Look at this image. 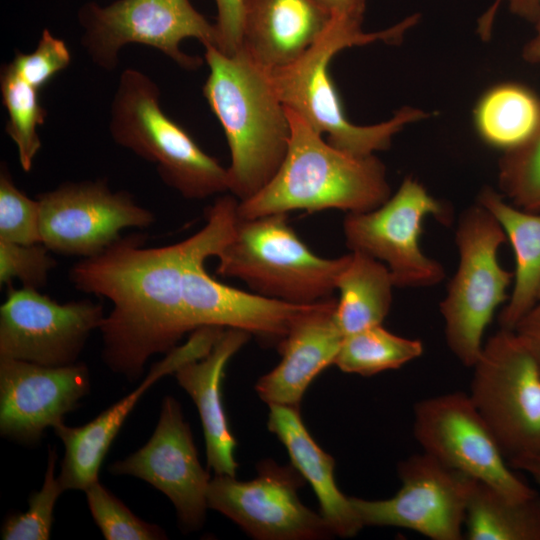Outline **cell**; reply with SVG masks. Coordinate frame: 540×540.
Listing matches in <instances>:
<instances>
[{"label": "cell", "mask_w": 540, "mask_h": 540, "mask_svg": "<svg viewBox=\"0 0 540 540\" xmlns=\"http://www.w3.org/2000/svg\"><path fill=\"white\" fill-rule=\"evenodd\" d=\"M238 202L233 195L219 197L204 227L178 243L147 248L145 236L132 234L70 269L76 289L112 302L100 331L102 358L113 372L138 380L151 356L168 353L189 332L182 301L185 272L217 257L231 240Z\"/></svg>", "instance_id": "1"}, {"label": "cell", "mask_w": 540, "mask_h": 540, "mask_svg": "<svg viewBox=\"0 0 540 540\" xmlns=\"http://www.w3.org/2000/svg\"><path fill=\"white\" fill-rule=\"evenodd\" d=\"M205 47L209 75L203 94L224 130L231 155L229 192L244 201L259 192L280 168L291 128L267 70L242 50L227 55Z\"/></svg>", "instance_id": "2"}, {"label": "cell", "mask_w": 540, "mask_h": 540, "mask_svg": "<svg viewBox=\"0 0 540 540\" xmlns=\"http://www.w3.org/2000/svg\"><path fill=\"white\" fill-rule=\"evenodd\" d=\"M286 111L291 128L286 156L259 192L238 202L239 218L296 210L361 213L391 196L385 166L375 155L361 157L338 149L299 115Z\"/></svg>", "instance_id": "3"}, {"label": "cell", "mask_w": 540, "mask_h": 540, "mask_svg": "<svg viewBox=\"0 0 540 540\" xmlns=\"http://www.w3.org/2000/svg\"><path fill=\"white\" fill-rule=\"evenodd\" d=\"M419 20L413 14L388 29L366 33L361 24L331 19L323 35L297 60L268 72L283 105L303 118L338 149L356 156L375 155L390 147L393 137L407 124L426 117L413 107H403L379 124L361 126L350 122L329 73L332 58L341 50L376 41L397 42Z\"/></svg>", "instance_id": "4"}, {"label": "cell", "mask_w": 540, "mask_h": 540, "mask_svg": "<svg viewBox=\"0 0 540 540\" xmlns=\"http://www.w3.org/2000/svg\"><path fill=\"white\" fill-rule=\"evenodd\" d=\"M216 273L246 283L256 293L293 304L333 298L349 254L323 258L289 225L286 213L237 218L231 240L218 254Z\"/></svg>", "instance_id": "5"}, {"label": "cell", "mask_w": 540, "mask_h": 540, "mask_svg": "<svg viewBox=\"0 0 540 540\" xmlns=\"http://www.w3.org/2000/svg\"><path fill=\"white\" fill-rule=\"evenodd\" d=\"M109 129L117 144L154 163L183 197L200 200L229 191L227 168L162 111L157 85L136 69L120 76Z\"/></svg>", "instance_id": "6"}, {"label": "cell", "mask_w": 540, "mask_h": 540, "mask_svg": "<svg viewBox=\"0 0 540 540\" xmlns=\"http://www.w3.org/2000/svg\"><path fill=\"white\" fill-rule=\"evenodd\" d=\"M507 240L496 218L478 202L460 215L455 231L459 264L439 308L447 346L466 367H473L495 310L504 303L513 273L498 260Z\"/></svg>", "instance_id": "7"}, {"label": "cell", "mask_w": 540, "mask_h": 540, "mask_svg": "<svg viewBox=\"0 0 540 540\" xmlns=\"http://www.w3.org/2000/svg\"><path fill=\"white\" fill-rule=\"evenodd\" d=\"M472 368L469 397L508 463L540 453V368L517 334L500 328Z\"/></svg>", "instance_id": "8"}, {"label": "cell", "mask_w": 540, "mask_h": 540, "mask_svg": "<svg viewBox=\"0 0 540 540\" xmlns=\"http://www.w3.org/2000/svg\"><path fill=\"white\" fill-rule=\"evenodd\" d=\"M78 20L84 29L83 46L108 70L117 66L120 49L129 43L157 48L186 69L198 68L202 59L180 49L184 39L218 46L215 23L189 0H118L107 6L88 2L79 9Z\"/></svg>", "instance_id": "9"}, {"label": "cell", "mask_w": 540, "mask_h": 540, "mask_svg": "<svg viewBox=\"0 0 540 540\" xmlns=\"http://www.w3.org/2000/svg\"><path fill=\"white\" fill-rule=\"evenodd\" d=\"M427 216L445 225L452 222L450 209L416 179L407 177L381 206L346 215L343 233L347 247L383 262L395 287L435 286L445 272L439 261L420 248L422 223Z\"/></svg>", "instance_id": "10"}, {"label": "cell", "mask_w": 540, "mask_h": 540, "mask_svg": "<svg viewBox=\"0 0 540 540\" xmlns=\"http://www.w3.org/2000/svg\"><path fill=\"white\" fill-rule=\"evenodd\" d=\"M413 433L423 452L509 498L537 493L513 472L469 394L457 391L418 401Z\"/></svg>", "instance_id": "11"}, {"label": "cell", "mask_w": 540, "mask_h": 540, "mask_svg": "<svg viewBox=\"0 0 540 540\" xmlns=\"http://www.w3.org/2000/svg\"><path fill=\"white\" fill-rule=\"evenodd\" d=\"M398 475L401 488L389 499L350 497L363 527L404 528L432 540L464 538L467 503L476 479L425 452L401 461Z\"/></svg>", "instance_id": "12"}, {"label": "cell", "mask_w": 540, "mask_h": 540, "mask_svg": "<svg viewBox=\"0 0 540 540\" xmlns=\"http://www.w3.org/2000/svg\"><path fill=\"white\" fill-rule=\"evenodd\" d=\"M252 480L217 475L207 491L214 509L260 540H314L334 535L321 514L306 507L297 491L304 478L293 466L265 460Z\"/></svg>", "instance_id": "13"}, {"label": "cell", "mask_w": 540, "mask_h": 540, "mask_svg": "<svg viewBox=\"0 0 540 540\" xmlns=\"http://www.w3.org/2000/svg\"><path fill=\"white\" fill-rule=\"evenodd\" d=\"M40 235L50 251L83 258L103 252L125 228H145L154 214L102 180L66 182L40 194Z\"/></svg>", "instance_id": "14"}, {"label": "cell", "mask_w": 540, "mask_h": 540, "mask_svg": "<svg viewBox=\"0 0 540 540\" xmlns=\"http://www.w3.org/2000/svg\"><path fill=\"white\" fill-rule=\"evenodd\" d=\"M104 318L102 305L92 300L60 304L38 289L10 285L0 307V357L45 366L76 363Z\"/></svg>", "instance_id": "15"}, {"label": "cell", "mask_w": 540, "mask_h": 540, "mask_svg": "<svg viewBox=\"0 0 540 540\" xmlns=\"http://www.w3.org/2000/svg\"><path fill=\"white\" fill-rule=\"evenodd\" d=\"M115 475L140 478L173 503L182 529L198 530L205 521L209 474L203 469L189 424L178 401L166 396L148 442L109 466Z\"/></svg>", "instance_id": "16"}, {"label": "cell", "mask_w": 540, "mask_h": 540, "mask_svg": "<svg viewBox=\"0 0 540 540\" xmlns=\"http://www.w3.org/2000/svg\"><path fill=\"white\" fill-rule=\"evenodd\" d=\"M90 391L82 362L45 366L0 357V432L23 444H36L45 430L63 422Z\"/></svg>", "instance_id": "17"}, {"label": "cell", "mask_w": 540, "mask_h": 540, "mask_svg": "<svg viewBox=\"0 0 540 540\" xmlns=\"http://www.w3.org/2000/svg\"><path fill=\"white\" fill-rule=\"evenodd\" d=\"M221 332L220 328L214 326L194 330L185 344L176 346L166 353L164 359L154 363L133 391L92 421L79 427L66 426L64 422L53 427L65 448L61 471L57 476L64 491H85L92 483L98 481L102 462L139 399L162 377L175 373L183 364L208 354Z\"/></svg>", "instance_id": "18"}, {"label": "cell", "mask_w": 540, "mask_h": 540, "mask_svg": "<svg viewBox=\"0 0 540 540\" xmlns=\"http://www.w3.org/2000/svg\"><path fill=\"white\" fill-rule=\"evenodd\" d=\"M199 261L187 269L182 301L189 332L204 326L234 328L278 344L314 304H293L248 293L212 278Z\"/></svg>", "instance_id": "19"}, {"label": "cell", "mask_w": 540, "mask_h": 540, "mask_svg": "<svg viewBox=\"0 0 540 540\" xmlns=\"http://www.w3.org/2000/svg\"><path fill=\"white\" fill-rule=\"evenodd\" d=\"M336 303L335 298L314 303L279 343L280 363L255 387L268 405L299 409L312 380L334 364L344 338L335 321Z\"/></svg>", "instance_id": "20"}, {"label": "cell", "mask_w": 540, "mask_h": 540, "mask_svg": "<svg viewBox=\"0 0 540 540\" xmlns=\"http://www.w3.org/2000/svg\"><path fill=\"white\" fill-rule=\"evenodd\" d=\"M331 17L313 0H242L241 50L271 71L303 55Z\"/></svg>", "instance_id": "21"}, {"label": "cell", "mask_w": 540, "mask_h": 540, "mask_svg": "<svg viewBox=\"0 0 540 540\" xmlns=\"http://www.w3.org/2000/svg\"><path fill=\"white\" fill-rule=\"evenodd\" d=\"M250 336L240 329H224L208 354L183 364L174 373L198 409L207 463L217 475L235 476L238 467L234 458L236 440L224 411L221 386L226 364Z\"/></svg>", "instance_id": "22"}, {"label": "cell", "mask_w": 540, "mask_h": 540, "mask_svg": "<svg viewBox=\"0 0 540 540\" xmlns=\"http://www.w3.org/2000/svg\"><path fill=\"white\" fill-rule=\"evenodd\" d=\"M268 429L286 447L292 465L312 486L321 508V515L334 535L355 536L363 525L350 500L338 488L335 461L314 441L306 429L299 409L269 405Z\"/></svg>", "instance_id": "23"}, {"label": "cell", "mask_w": 540, "mask_h": 540, "mask_svg": "<svg viewBox=\"0 0 540 540\" xmlns=\"http://www.w3.org/2000/svg\"><path fill=\"white\" fill-rule=\"evenodd\" d=\"M477 202L496 218L514 251L513 289L498 317L500 328L514 330L539 302L540 212L519 208L490 187L480 192Z\"/></svg>", "instance_id": "24"}, {"label": "cell", "mask_w": 540, "mask_h": 540, "mask_svg": "<svg viewBox=\"0 0 540 540\" xmlns=\"http://www.w3.org/2000/svg\"><path fill=\"white\" fill-rule=\"evenodd\" d=\"M393 287L391 273L383 262L351 251L336 283L339 299L335 321L341 333L346 336L381 325L392 305Z\"/></svg>", "instance_id": "25"}, {"label": "cell", "mask_w": 540, "mask_h": 540, "mask_svg": "<svg viewBox=\"0 0 540 540\" xmlns=\"http://www.w3.org/2000/svg\"><path fill=\"white\" fill-rule=\"evenodd\" d=\"M465 527L469 540H540V495L516 500L476 480Z\"/></svg>", "instance_id": "26"}, {"label": "cell", "mask_w": 540, "mask_h": 540, "mask_svg": "<svg viewBox=\"0 0 540 540\" xmlns=\"http://www.w3.org/2000/svg\"><path fill=\"white\" fill-rule=\"evenodd\" d=\"M480 137L505 152L527 141L540 125V99L527 87L503 83L488 90L474 112Z\"/></svg>", "instance_id": "27"}, {"label": "cell", "mask_w": 540, "mask_h": 540, "mask_svg": "<svg viewBox=\"0 0 540 540\" xmlns=\"http://www.w3.org/2000/svg\"><path fill=\"white\" fill-rule=\"evenodd\" d=\"M423 350L420 340L396 335L381 324L344 336L334 364L346 373L372 376L400 368Z\"/></svg>", "instance_id": "28"}, {"label": "cell", "mask_w": 540, "mask_h": 540, "mask_svg": "<svg viewBox=\"0 0 540 540\" xmlns=\"http://www.w3.org/2000/svg\"><path fill=\"white\" fill-rule=\"evenodd\" d=\"M0 87L8 113L6 133L17 146L22 169L29 172L41 148L37 130L46 118V111L39 101V90L21 78L9 64L2 68Z\"/></svg>", "instance_id": "29"}, {"label": "cell", "mask_w": 540, "mask_h": 540, "mask_svg": "<svg viewBox=\"0 0 540 540\" xmlns=\"http://www.w3.org/2000/svg\"><path fill=\"white\" fill-rule=\"evenodd\" d=\"M499 188L515 206L540 212V125L525 144L504 152Z\"/></svg>", "instance_id": "30"}, {"label": "cell", "mask_w": 540, "mask_h": 540, "mask_svg": "<svg viewBox=\"0 0 540 540\" xmlns=\"http://www.w3.org/2000/svg\"><path fill=\"white\" fill-rule=\"evenodd\" d=\"M57 454L49 449L44 482L39 491L33 492L24 513H13L6 517L1 528L4 540H47L50 538L54 521V507L64 491L55 476Z\"/></svg>", "instance_id": "31"}, {"label": "cell", "mask_w": 540, "mask_h": 540, "mask_svg": "<svg viewBox=\"0 0 540 540\" xmlns=\"http://www.w3.org/2000/svg\"><path fill=\"white\" fill-rule=\"evenodd\" d=\"M90 513L107 540L167 539L165 531L137 517L99 480L85 491Z\"/></svg>", "instance_id": "32"}, {"label": "cell", "mask_w": 540, "mask_h": 540, "mask_svg": "<svg viewBox=\"0 0 540 540\" xmlns=\"http://www.w3.org/2000/svg\"><path fill=\"white\" fill-rule=\"evenodd\" d=\"M0 240L41 243L39 202L19 190L3 166L0 173Z\"/></svg>", "instance_id": "33"}, {"label": "cell", "mask_w": 540, "mask_h": 540, "mask_svg": "<svg viewBox=\"0 0 540 540\" xmlns=\"http://www.w3.org/2000/svg\"><path fill=\"white\" fill-rule=\"evenodd\" d=\"M43 243L20 244L0 240V284L17 279L23 287L39 289L46 284L56 260Z\"/></svg>", "instance_id": "34"}, {"label": "cell", "mask_w": 540, "mask_h": 540, "mask_svg": "<svg viewBox=\"0 0 540 540\" xmlns=\"http://www.w3.org/2000/svg\"><path fill=\"white\" fill-rule=\"evenodd\" d=\"M70 60V51L65 42L44 29L36 49L28 54L17 53L9 65L21 78L39 90L64 70Z\"/></svg>", "instance_id": "35"}, {"label": "cell", "mask_w": 540, "mask_h": 540, "mask_svg": "<svg viewBox=\"0 0 540 540\" xmlns=\"http://www.w3.org/2000/svg\"><path fill=\"white\" fill-rule=\"evenodd\" d=\"M218 46L227 55L236 54L242 47V0H215Z\"/></svg>", "instance_id": "36"}, {"label": "cell", "mask_w": 540, "mask_h": 540, "mask_svg": "<svg viewBox=\"0 0 540 540\" xmlns=\"http://www.w3.org/2000/svg\"><path fill=\"white\" fill-rule=\"evenodd\" d=\"M501 0H496L492 7L482 16L479 22V32L487 38L495 17V12ZM513 4L519 13L536 16L537 23L534 36L528 41L523 49V58L529 63H540V0H514Z\"/></svg>", "instance_id": "37"}, {"label": "cell", "mask_w": 540, "mask_h": 540, "mask_svg": "<svg viewBox=\"0 0 540 540\" xmlns=\"http://www.w3.org/2000/svg\"><path fill=\"white\" fill-rule=\"evenodd\" d=\"M529 350L540 368V302H538L513 330Z\"/></svg>", "instance_id": "38"}, {"label": "cell", "mask_w": 540, "mask_h": 540, "mask_svg": "<svg viewBox=\"0 0 540 540\" xmlns=\"http://www.w3.org/2000/svg\"><path fill=\"white\" fill-rule=\"evenodd\" d=\"M331 18L361 24L366 0H313Z\"/></svg>", "instance_id": "39"}, {"label": "cell", "mask_w": 540, "mask_h": 540, "mask_svg": "<svg viewBox=\"0 0 540 540\" xmlns=\"http://www.w3.org/2000/svg\"><path fill=\"white\" fill-rule=\"evenodd\" d=\"M509 464L513 469L529 474L540 487V453L518 457Z\"/></svg>", "instance_id": "40"}, {"label": "cell", "mask_w": 540, "mask_h": 540, "mask_svg": "<svg viewBox=\"0 0 540 540\" xmlns=\"http://www.w3.org/2000/svg\"><path fill=\"white\" fill-rule=\"evenodd\" d=\"M538 301L540 302V291H539V295H538Z\"/></svg>", "instance_id": "41"}]
</instances>
